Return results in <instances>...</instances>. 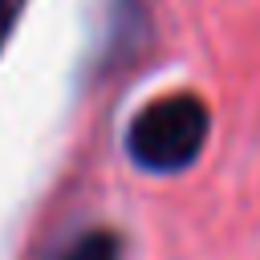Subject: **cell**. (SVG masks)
<instances>
[{
  "instance_id": "obj_1",
  "label": "cell",
  "mask_w": 260,
  "mask_h": 260,
  "mask_svg": "<svg viewBox=\"0 0 260 260\" xmlns=\"http://www.w3.org/2000/svg\"><path fill=\"white\" fill-rule=\"evenodd\" d=\"M211 134V110L199 93H167L146 102L130 130H126V154L134 167L150 171V175H179L187 171Z\"/></svg>"
},
{
  "instance_id": "obj_3",
  "label": "cell",
  "mask_w": 260,
  "mask_h": 260,
  "mask_svg": "<svg viewBox=\"0 0 260 260\" xmlns=\"http://www.w3.org/2000/svg\"><path fill=\"white\" fill-rule=\"evenodd\" d=\"M24 4H28V0H0V49H4V41H8V32L16 28V20H20V12H24Z\"/></svg>"
},
{
  "instance_id": "obj_2",
  "label": "cell",
  "mask_w": 260,
  "mask_h": 260,
  "mask_svg": "<svg viewBox=\"0 0 260 260\" xmlns=\"http://www.w3.org/2000/svg\"><path fill=\"white\" fill-rule=\"evenodd\" d=\"M61 260H122V236L110 228H89L65 248Z\"/></svg>"
}]
</instances>
